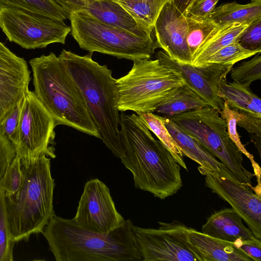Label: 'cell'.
I'll list each match as a JSON object with an SVG mask.
<instances>
[{
    "label": "cell",
    "mask_w": 261,
    "mask_h": 261,
    "mask_svg": "<svg viewBox=\"0 0 261 261\" xmlns=\"http://www.w3.org/2000/svg\"><path fill=\"white\" fill-rule=\"evenodd\" d=\"M120 117V147L115 156L131 172L135 187L161 199L176 194L182 181L171 152L137 114Z\"/></svg>",
    "instance_id": "obj_1"
},
{
    "label": "cell",
    "mask_w": 261,
    "mask_h": 261,
    "mask_svg": "<svg viewBox=\"0 0 261 261\" xmlns=\"http://www.w3.org/2000/svg\"><path fill=\"white\" fill-rule=\"evenodd\" d=\"M134 226L127 219L111 232L99 233L55 213L42 233L57 261H142Z\"/></svg>",
    "instance_id": "obj_2"
},
{
    "label": "cell",
    "mask_w": 261,
    "mask_h": 261,
    "mask_svg": "<svg viewBox=\"0 0 261 261\" xmlns=\"http://www.w3.org/2000/svg\"><path fill=\"white\" fill-rule=\"evenodd\" d=\"M92 55L81 56L63 49L58 57L80 90L99 139L115 155L120 147L116 79Z\"/></svg>",
    "instance_id": "obj_3"
},
{
    "label": "cell",
    "mask_w": 261,
    "mask_h": 261,
    "mask_svg": "<svg viewBox=\"0 0 261 261\" xmlns=\"http://www.w3.org/2000/svg\"><path fill=\"white\" fill-rule=\"evenodd\" d=\"M20 159L21 185L14 194L5 195L7 219L15 243L42 233L55 214V183L51 174L50 158L43 154Z\"/></svg>",
    "instance_id": "obj_4"
},
{
    "label": "cell",
    "mask_w": 261,
    "mask_h": 261,
    "mask_svg": "<svg viewBox=\"0 0 261 261\" xmlns=\"http://www.w3.org/2000/svg\"><path fill=\"white\" fill-rule=\"evenodd\" d=\"M35 95L56 124L99 138L83 96L63 63L54 53L29 61Z\"/></svg>",
    "instance_id": "obj_5"
},
{
    "label": "cell",
    "mask_w": 261,
    "mask_h": 261,
    "mask_svg": "<svg viewBox=\"0 0 261 261\" xmlns=\"http://www.w3.org/2000/svg\"><path fill=\"white\" fill-rule=\"evenodd\" d=\"M130 71L116 80L118 109L137 114L153 113L170 95L185 84L180 74L160 60H134Z\"/></svg>",
    "instance_id": "obj_6"
},
{
    "label": "cell",
    "mask_w": 261,
    "mask_h": 261,
    "mask_svg": "<svg viewBox=\"0 0 261 261\" xmlns=\"http://www.w3.org/2000/svg\"><path fill=\"white\" fill-rule=\"evenodd\" d=\"M169 118L219 159L234 179L253 190L255 174L244 166L243 154L229 137L226 122L218 111L207 106Z\"/></svg>",
    "instance_id": "obj_7"
},
{
    "label": "cell",
    "mask_w": 261,
    "mask_h": 261,
    "mask_svg": "<svg viewBox=\"0 0 261 261\" xmlns=\"http://www.w3.org/2000/svg\"><path fill=\"white\" fill-rule=\"evenodd\" d=\"M70 34L80 47L89 53L98 52L132 61L148 59L159 48L152 36L139 37L95 18L84 10L71 12Z\"/></svg>",
    "instance_id": "obj_8"
},
{
    "label": "cell",
    "mask_w": 261,
    "mask_h": 261,
    "mask_svg": "<svg viewBox=\"0 0 261 261\" xmlns=\"http://www.w3.org/2000/svg\"><path fill=\"white\" fill-rule=\"evenodd\" d=\"M0 28L10 41L27 49L64 44L71 32L63 20L10 8L0 9Z\"/></svg>",
    "instance_id": "obj_9"
},
{
    "label": "cell",
    "mask_w": 261,
    "mask_h": 261,
    "mask_svg": "<svg viewBox=\"0 0 261 261\" xmlns=\"http://www.w3.org/2000/svg\"><path fill=\"white\" fill-rule=\"evenodd\" d=\"M55 120L34 92L25 91L20 113L17 138L13 145L16 155L32 159L41 155L56 158Z\"/></svg>",
    "instance_id": "obj_10"
},
{
    "label": "cell",
    "mask_w": 261,
    "mask_h": 261,
    "mask_svg": "<svg viewBox=\"0 0 261 261\" xmlns=\"http://www.w3.org/2000/svg\"><path fill=\"white\" fill-rule=\"evenodd\" d=\"M157 228L134 226L142 261H199L188 241L191 227L173 221Z\"/></svg>",
    "instance_id": "obj_11"
},
{
    "label": "cell",
    "mask_w": 261,
    "mask_h": 261,
    "mask_svg": "<svg viewBox=\"0 0 261 261\" xmlns=\"http://www.w3.org/2000/svg\"><path fill=\"white\" fill-rule=\"evenodd\" d=\"M73 219L81 227L99 233L111 232L125 220L117 211L108 187L97 178L86 183Z\"/></svg>",
    "instance_id": "obj_12"
},
{
    "label": "cell",
    "mask_w": 261,
    "mask_h": 261,
    "mask_svg": "<svg viewBox=\"0 0 261 261\" xmlns=\"http://www.w3.org/2000/svg\"><path fill=\"white\" fill-rule=\"evenodd\" d=\"M205 175V185L227 202L242 218L254 236L261 240V196L234 179L228 171L218 175L198 169Z\"/></svg>",
    "instance_id": "obj_13"
},
{
    "label": "cell",
    "mask_w": 261,
    "mask_h": 261,
    "mask_svg": "<svg viewBox=\"0 0 261 261\" xmlns=\"http://www.w3.org/2000/svg\"><path fill=\"white\" fill-rule=\"evenodd\" d=\"M156 59L170 69L178 72L185 84L208 105L220 113L224 101L218 95V85L221 79L227 76L233 66L205 64L195 66L178 62L165 52L159 51Z\"/></svg>",
    "instance_id": "obj_14"
},
{
    "label": "cell",
    "mask_w": 261,
    "mask_h": 261,
    "mask_svg": "<svg viewBox=\"0 0 261 261\" xmlns=\"http://www.w3.org/2000/svg\"><path fill=\"white\" fill-rule=\"evenodd\" d=\"M153 29L159 48L174 60L192 64V56L187 42V17L171 2L167 3L161 9Z\"/></svg>",
    "instance_id": "obj_15"
},
{
    "label": "cell",
    "mask_w": 261,
    "mask_h": 261,
    "mask_svg": "<svg viewBox=\"0 0 261 261\" xmlns=\"http://www.w3.org/2000/svg\"><path fill=\"white\" fill-rule=\"evenodd\" d=\"M31 79L25 60L0 42V123L23 98Z\"/></svg>",
    "instance_id": "obj_16"
},
{
    "label": "cell",
    "mask_w": 261,
    "mask_h": 261,
    "mask_svg": "<svg viewBox=\"0 0 261 261\" xmlns=\"http://www.w3.org/2000/svg\"><path fill=\"white\" fill-rule=\"evenodd\" d=\"M61 7L68 16L73 11L84 10L103 23L138 36H152V31L138 25L122 6L113 0H63Z\"/></svg>",
    "instance_id": "obj_17"
},
{
    "label": "cell",
    "mask_w": 261,
    "mask_h": 261,
    "mask_svg": "<svg viewBox=\"0 0 261 261\" xmlns=\"http://www.w3.org/2000/svg\"><path fill=\"white\" fill-rule=\"evenodd\" d=\"M199 261H253L232 242L221 240L190 228L188 236Z\"/></svg>",
    "instance_id": "obj_18"
},
{
    "label": "cell",
    "mask_w": 261,
    "mask_h": 261,
    "mask_svg": "<svg viewBox=\"0 0 261 261\" xmlns=\"http://www.w3.org/2000/svg\"><path fill=\"white\" fill-rule=\"evenodd\" d=\"M201 232L230 242L256 238L251 229L245 226L242 218L232 208H225L212 214L202 225Z\"/></svg>",
    "instance_id": "obj_19"
},
{
    "label": "cell",
    "mask_w": 261,
    "mask_h": 261,
    "mask_svg": "<svg viewBox=\"0 0 261 261\" xmlns=\"http://www.w3.org/2000/svg\"><path fill=\"white\" fill-rule=\"evenodd\" d=\"M163 118L167 129L183 155L198 164L199 169L218 175H222L227 171L224 165L195 139L181 130L170 118Z\"/></svg>",
    "instance_id": "obj_20"
},
{
    "label": "cell",
    "mask_w": 261,
    "mask_h": 261,
    "mask_svg": "<svg viewBox=\"0 0 261 261\" xmlns=\"http://www.w3.org/2000/svg\"><path fill=\"white\" fill-rule=\"evenodd\" d=\"M251 22L218 25L204 41L192 57V65H203L206 60L221 48L238 41L240 36Z\"/></svg>",
    "instance_id": "obj_21"
},
{
    "label": "cell",
    "mask_w": 261,
    "mask_h": 261,
    "mask_svg": "<svg viewBox=\"0 0 261 261\" xmlns=\"http://www.w3.org/2000/svg\"><path fill=\"white\" fill-rule=\"evenodd\" d=\"M218 95L231 108L261 115L260 98L249 87L234 82L227 83L226 76L219 83Z\"/></svg>",
    "instance_id": "obj_22"
},
{
    "label": "cell",
    "mask_w": 261,
    "mask_h": 261,
    "mask_svg": "<svg viewBox=\"0 0 261 261\" xmlns=\"http://www.w3.org/2000/svg\"><path fill=\"white\" fill-rule=\"evenodd\" d=\"M218 25L252 22L261 18V0H251L246 4L236 2L215 7L209 16Z\"/></svg>",
    "instance_id": "obj_23"
},
{
    "label": "cell",
    "mask_w": 261,
    "mask_h": 261,
    "mask_svg": "<svg viewBox=\"0 0 261 261\" xmlns=\"http://www.w3.org/2000/svg\"><path fill=\"white\" fill-rule=\"evenodd\" d=\"M210 106L185 84L179 87L153 112L162 117L170 118L184 112Z\"/></svg>",
    "instance_id": "obj_24"
},
{
    "label": "cell",
    "mask_w": 261,
    "mask_h": 261,
    "mask_svg": "<svg viewBox=\"0 0 261 261\" xmlns=\"http://www.w3.org/2000/svg\"><path fill=\"white\" fill-rule=\"evenodd\" d=\"M122 6L140 26L152 31L163 6L171 0H113Z\"/></svg>",
    "instance_id": "obj_25"
},
{
    "label": "cell",
    "mask_w": 261,
    "mask_h": 261,
    "mask_svg": "<svg viewBox=\"0 0 261 261\" xmlns=\"http://www.w3.org/2000/svg\"><path fill=\"white\" fill-rule=\"evenodd\" d=\"M10 8L64 20L65 11L53 0H0V9Z\"/></svg>",
    "instance_id": "obj_26"
},
{
    "label": "cell",
    "mask_w": 261,
    "mask_h": 261,
    "mask_svg": "<svg viewBox=\"0 0 261 261\" xmlns=\"http://www.w3.org/2000/svg\"><path fill=\"white\" fill-rule=\"evenodd\" d=\"M137 115L145 123L150 132L153 133L170 150L177 163L188 170L184 161V155L167 129L163 117L151 112L141 113Z\"/></svg>",
    "instance_id": "obj_27"
},
{
    "label": "cell",
    "mask_w": 261,
    "mask_h": 261,
    "mask_svg": "<svg viewBox=\"0 0 261 261\" xmlns=\"http://www.w3.org/2000/svg\"><path fill=\"white\" fill-rule=\"evenodd\" d=\"M188 25L187 42L192 56L218 25L210 17L194 18L186 16Z\"/></svg>",
    "instance_id": "obj_28"
},
{
    "label": "cell",
    "mask_w": 261,
    "mask_h": 261,
    "mask_svg": "<svg viewBox=\"0 0 261 261\" xmlns=\"http://www.w3.org/2000/svg\"><path fill=\"white\" fill-rule=\"evenodd\" d=\"M258 53L259 52L243 48L236 41L217 51L206 60L204 64L233 66L237 62L254 56Z\"/></svg>",
    "instance_id": "obj_29"
},
{
    "label": "cell",
    "mask_w": 261,
    "mask_h": 261,
    "mask_svg": "<svg viewBox=\"0 0 261 261\" xmlns=\"http://www.w3.org/2000/svg\"><path fill=\"white\" fill-rule=\"evenodd\" d=\"M260 53L255 55L251 59L231 68L230 77L233 82L249 87L253 82L261 79Z\"/></svg>",
    "instance_id": "obj_30"
},
{
    "label": "cell",
    "mask_w": 261,
    "mask_h": 261,
    "mask_svg": "<svg viewBox=\"0 0 261 261\" xmlns=\"http://www.w3.org/2000/svg\"><path fill=\"white\" fill-rule=\"evenodd\" d=\"M5 195V191L0 188V261H12L15 242L12 238L7 219Z\"/></svg>",
    "instance_id": "obj_31"
},
{
    "label": "cell",
    "mask_w": 261,
    "mask_h": 261,
    "mask_svg": "<svg viewBox=\"0 0 261 261\" xmlns=\"http://www.w3.org/2000/svg\"><path fill=\"white\" fill-rule=\"evenodd\" d=\"M219 113L226 122L227 130L230 139L243 154L249 159L251 162L254 161L253 156L246 149L242 143L237 131V123L244 118V113L237 109L230 108L225 101L223 109Z\"/></svg>",
    "instance_id": "obj_32"
},
{
    "label": "cell",
    "mask_w": 261,
    "mask_h": 261,
    "mask_svg": "<svg viewBox=\"0 0 261 261\" xmlns=\"http://www.w3.org/2000/svg\"><path fill=\"white\" fill-rule=\"evenodd\" d=\"M22 177L21 159L20 157L15 155L0 181V188H2L6 194H13L20 188Z\"/></svg>",
    "instance_id": "obj_33"
},
{
    "label": "cell",
    "mask_w": 261,
    "mask_h": 261,
    "mask_svg": "<svg viewBox=\"0 0 261 261\" xmlns=\"http://www.w3.org/2000/svg\"><path fill=\"white\" fill-rule=\"evenodd\" d=\"M21 99L13 109L5 116L0 123V131L14 145L16 142L20 113L23 102Z\"/></svg>",
    "instance_id": "obj_34"
},
{
    "label": "cell",
    "mask_w": 261,
    "mask_h": 261,
    "mask_svg": "<svg viewBox=\"0 0 261 261\" xmlns=\"http://www.w3.org/2000/svg\"><path fill=\"white\" fill-rule=\"evenodd\" d=\"M238 42L247 50L261 52V18L249 24L240 36Z\"/></svg>",
    "instance_id": "obj_35"
},
{
    "label": "cell",
    "mask_w": 261,
    "mask_h": 261,
    "mask_svg": "<svg viewBox=\"0 0 261 261\" xmlns=\"http://www.w3.org/2000/svg\"><path fill=\"white\" fill-rule=\"evenodd\" d=\"M15 155L12 143L0 131V181Z\"/></svg>",
    "instance_id": "obj_36"
},
{
    "label": "cell",
    "mask_w": 261,
    "mask_h": 261,
    "mask_svg": "<svg viewBox=\"0 0 261 261\" xmlns=\"http://www.w3.org/2000/svg\"><path fill=\"white\" fill-rule=\"evenodd\" d=\"M261 240L257 238L245 240L239 239L232 244L234 247L241 250L253 261H261Z\"/></svg>",
    "instance_id": "obj_37"
},
{
    "label": "cell",
    "mask_w": 261,
    "mask_h": 261,
    "mask_svg": "<svg viewBox=\"0 0 261 261\" xmlns=\"http://www.w3.org/2000/svg\"><path fill=\"white\" fill-rule=\"evenodd\" d=\"M219 0H198L192 7L186 16L202 19L211 14Z\"/></svg>",
    "instance_id": "obj_38"
},
{
    "label": "cell",
    "mask_w": 261,
    "mask_h": 261,
    "mask_svg": "<svg viewBox=\"0 0 261 261\" xmlns=\"http://www.w3.org/2000/svg\"><path fill=\"white\" fill-rule=\"evenodd\" d=\"M243 113L244 117L237 123V125L244 128L250 135H255L261 137V115Z\"/></svg>",
    "instance_id": "obj_39"
},
{
    "label": "cell",
    "mask_w": 261,
    "mask_h": 261,
    "mask_svg": "<svg viewBox=\"0 0 261 261\" xmlns=\"http://www.w3.org/2000/svg\"><path fill=\"white\" fill-rule=\"evenodd\" d=\"M198 0H171L174 6L186 16L193 5Z\"/></svg>",
    "instance_id": "obj_40"
}]
</instances>
